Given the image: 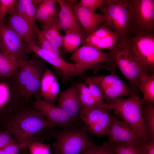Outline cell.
Here are the masks:
<instances>
[{"label":"cell","instance_id":"1","mask_svg":"<svg viewBox=\"0 0 154 154\" xmlns=\"http://www.w3.org/2000/svg\"><path fill=\"white\" fill-rule=\"evenodd\" d=\"M54 127L40 113L26 108L9 120L4 130L9 132L18 143H21L30 140L38 132Z\"/></svg>","mask_w":154,"mask_h":154},{"label":"cell","instance_id":"2","mask_svg":"<svg viewBox=\"0 0 154 154\" xmlns=\"http://www.w3.org/2000/svg\"><path fill=\"white\" fill-rule=\"evenodd\" d=\"M105 103L107 110H113L114 114L119 116L142 139H149L143 120L142 101L139 94L126 99L117 98Z\"/></svg>","mask_w":154,"mask_h":154},{"label":"cell","instance_id":"3","mask_svg":"<svg viewBox=\"0 0 154 154\" xmlns=\"http://www.w3.org/2000/svg\"><path fill=\"white\" fill-rule=\"evenodd\" d=\"M48 129L49 137L54 139L51 144V154H80L95 143L92 142L84 125L78 128L64 129L61 131Z\"/></svg>","mask_w":154,"mask_h":154},{"label":"cell","instance_id":"4","mask_svg":"<svg viewBox=\"0 0 154 154\" xmlns=\"http://www.w3.org/2000/svg\"><path fill=\"white\" fill-rule=\"evenodd\" d=\"M100 9L105 16L106 26L117 34L120 41L131 36L130 0H105Z\"/></svg>","mask_w":154,"mask_h":154},{"label":"cell","instance_id":"5","mask_svg":"<svg viewBox=\"0 0 154 154\" xmlns=\"http://www.w3.org/2000/svg\"><path fill=\"white\" fill-rule=\"evenodd\" d=\"M20 68L18 72V86L23 98L28 103L33 96L41 98L40 86L45 70V64L39 57L30 60L19 59Z\"/></svg>","mask_w":154,"mask_h":154},{"label":"cell","instance_id":"6","mask_svg":"<svg viewBox=\"0 0 154 154\" xmlns=\"http://www.w3.org/2000/svg\"><path fill=\"white\" fill-rule=\"evenodd\" d=\"M109 51L116 66L128 80L133 95H138L141 76L150 74L133 57L125 40L120 41L116 48Z\"/></svg>","mask_w":154,"mask_h":154},{"label":"cell","instance_id":"7","mask_svg":"<svg viewBox=\"0 0 154 154\" xmlns=\"http://www.w3.org/2000/svg\"><path fill=\"white\" fill-rule=\"evenodd\" d=\"M69 59L87 70L100 68L114 73L117 67L112 54L94 46L84 44L72 54Z\"/></svg>","mask_w":154,"mask_h":154},{"label":"cell","instance_id":"8","mask_svg":"<svg viewBox=\"0 0 154 154\" xmlns=\"http://www.w3.org/2000/svg\"><path fill=\"white\" fill-rule=\"evenodd\" d=\"M133 57L149 74L154 70V33H136L125 39Z\"/></svg>","mask_w":154,"mask_h":154},{"label":"cell","instance_id":"9","mask_svg":"<svg viewBox=\"0 0 154 154\" xmlns=\"http://www.w3.org/2000/svg\"><path fill=\"white\" fill-rule=\"evenodd\" d=\"M130 1L131 35L140 31L154 33V0Z\"/></svg>","mask_w":154,"mask_h":154},{"label":"cell","instance_id":"10","mask_svg":"<svg viewBox=\"0 0 154 154\" xmlns=\"http://www.w3.org/2000/svg\"><path fill=\"white\" fill-rule=\"evenodd\" d=\"M112 116L106 110L99 107L82 109L79 113L87 131L91 135L97 136L107 135Z\"/></svg>","mask_w":154,"mask_h":154},{"label":"cell","instance_id":"11","mask_svg":"<svg viewBox=\"0 0 154 154\" xmlns=\"http://www.w3.org/2000/svg\"><path fill=\"white\" fill-rule=\"evenodd\" d=\"M32 106L33 109L42 114L46 121L54 127L64 129L74 128L77 123L64 110L41 98H36L32 103Z\"/></svg>","mask_w":154,"mask_h":154},{"label":"cell","instance_id":"12","mask_svg":"<svg viewBox=\"0 0 154 154\" xmlns=\"http://www.w3.org/2000/svg\"><path fill=\"white\" fill-rule=\"evenodd\" d=\"M1 52L15 56L27 60L32 52L29 44L24 43L18 35L7 25L0 23Z\"/></svg>","mask_w":154,"mask_h":154},{"label":"cell","instance_id":"13","mask_svg":"<svg viewBox=\"0 0 154 154\" xmlns=\"http://www.w3.org/2000/svg\"><path fill=\"white\" fill-rule=\"evenodd\" d=\"M29 45L32 51L38 56L61 71L62 79L64 81H68L73 77L81 76L87 71L79 65L68 62L62 57L55 55L36 44Z\"/></svg>","mask_w":154,"mask_h":154},{"label":"cell","instance_id":"14","mask_svg":"<svg viewBox=\"0 0 154 154\" xmlns=\"http://www.w3.org/2000/svg\"><path fill=\"white\" fill-rule=\"evenodd\" d=\"M60 9L58 14L60 30L65 32L74 33L79 34L84 39L86 37L85 32L72 11V6L75 0H56Z\"/></svg>","mask_w":154,"mask_h":154},{"label":"cell","instance_id":"15","mask_svg":"<svg viewBox=\"0 0 154 154\" xmlns=\"http://www.w3.org/2000/svg\"><path fill=\"white\" fill-rule=\"evenodd\" d=\"M108 142L120 143L141 145L145 141L123 121L112 116L111 124L107 135Z\"/></svg>","mask_w":154,"mask_h":154},{"label":"cell","instance_id":"16","mask_svg":"<svg viewBox=\"0 0 154 154\" xmlns=\"http://www.w3.org/2000/svg\"><path fill=\"white\" fill-rule=\"evenodd\" d=\"M72 11L79 23L83 28L86 37L100 27L106 26L103 14H99L78 5L72 6Z\"/></svg>","mask_w":154,"mask_h":154},{"label":"cell","instance_id":"17","mask_svg":"<svg viewBox=\"0 0 154 154\" xmlns=\"http://www.w3.org/2000/svg\"><path fill=\"white\" fill-rule=\"evenodd\" d=\"M76 86L74 84L66 90L60 92L57 106L65 111L77 121L81 120L79 113L81 108Z\"/></svg>","mask_w":154,"mask_h":154},{"label":"cell","instance_id":"18","mask_svg":"<svg viewBox=\"0 0 154 154\" xmlns=\"http://www.w3.org/2000/svg\"><path fill=\"white\" fill-rule=\"evenodd\" d=\"M6 23L19 37L21 40L29 45L36 44L35 36L32 33L26 20L15 10L8 13Z\"/></svg>","mask_w":154,"mask_h":154},{"label":"cell","instance_id":"19","mask_svg":"<svg viewBox=\"0 0 154 154\" xmlns=\"http://www.w3.org/2000/svg\"><path fill=\"white\" fill-rule=\"evenodd\" d=\"M41 97L45 101L52 104L59 94V86L51 70L46 68L42 77L40 86Z\"/></svg>","mask_w":154,"mask_h":154},{"label":"cell","instance_id":"20","mask_svg":"<svg viewBox=\"0 0 154 154\" xmlns=\"http://www.w3.org/2000/svg\"><path fill=\"white\" fill-rule=\"evenodd\" d=\"M19 58L14 55L0 53V76L9 77L18 72Z\"/></svg>","mask_w":154,"mask_h":154},{"label":"cell","instance_id":"21","mask_svg":"<svg viewBox=\"0 0 154 154\" xmlns=\"http://www.w3.org/2000/svg\"><path fill=\"white\" fill-rule=\"evenodd\" d=\"M60 31L58 16L41 30L45 38L60 52L62 48V35Z\"/></svg>","mask_w":154,"mask_h":154},{"label":"cell","instance_id":"22","mask_svg":"<svg viewBox=\"0 0 154 154\" xmlns=\"http://www.w3.org/2000/svg\"><path fill=\"white\" fill-rule=\"evenodd\" d=\"M104 99L106 102L123 96L133 95L130 87L120 78L110 87L103 91Z\"/></svg>","mask_w":154,"mask_h":154},{"label":"cell","instance_id":"23","mask_svg":"<svg viewBox=\"0 0 154 154\" xmlns=\"http://www.w3.org/2000/svg\"><path fill=\"white\" fill-rule=\"evenodd\" d=\"M138 88L143 94L142 104L154 103V75L143 74L141 77Z\"/></svg>","mask_w":154,"mask_h":154},{"label":"cell","instance_id":"24","mask_svg":"<svg viewBox=\"0 0 154 154\" xmlns=\"http://www.w3.org/2000/svg\"><path fill=\"white\" fill-rule=\"evenodd\" d=\"M142 119L149 139H154V106L153 104H142Z\"/></svg>","mask_w":154,"mask_h":154},{"label":"cell","instance_id":"25","mask_svg":"<svg viewBox=\"0 0 154 154\" xmlns=\"http://www.w3.org/2000/svg\"><path fill=\"white\" fill-rule=\"evenodd\" d=\"M84 79L88 86L91 96L100 107L106 110L107 104L104 101L103 92L96 76H86Z\"/></svg>","mask_w":154,"mask_h":154},{"label":"cell","instance_id":"26","mask_svg":"<svg viewBox=\"0 0 154 154\" xmlns=\"http://www.w3.org/2000/svg\"><path fill=\"white\" fill-rule=\"evenodd\" d=\"M26 5L25 20L33 34L35 37V31L37 26L35 25L36 13L37 7L42 0H24Z\"/></svg>","mask_w":154,"mask_h":154},{"label":"cell","instance_id":"27","mask_svg":"<svg viewBox=\"0 0 154 154\" xmlns=\"http://www.w3.org/2000/svg\"><path fill=\"white\" fill-rule=\"evenodd\" d=\"M115 154H142L141 145H135L120 143H103Z\"/></svg>","mask_w":154,"mask_h":154},{"label":"cell","instance_id":"28","mask_svg":"<svg viewBox=\"0 0 154 154\" xmlns=\"http://www.w3.org/2000/svg\"><path fill=\"white\" fill-rule=\"evenodd\" d=\"M83 39L81 36L76 33H66L62 35V48L65 52L72 53L79 47Z\"/></svg>","mask_w":154,"mask_h":154},{"label":"cell","instance_id":"29","mask_svg":"<svg viewBox=\"0 0 154 154\" xmlns=\"http://www.w3.org/2000/svg\"><path fill=\"white\" fill-rule=\"evenodd\" d=\"M35 37L37 39L36 40V45L38 46L55 55L62 57L60 52L45 38L41 30L37 27L35 29Z\"/></svg>","mask_w":154,"mask_h":154},{"label":"cell","instance_id":"30","mask_svg":"<svg viewBox=\"0 0 154 154\" xmlns=\"http://www.w3.org/2000/svg\"><path fill=\"white\" fill-rule=\"evenodd\" d=\"M38 136L29 143L27 147L30 154H51V144L43 143Z\"/></svg>","mask_w":154,"mask_h":154},{"label":"cell","instance_id":"31","mask_svg":"<svg viewBox=\"0 0 154 154\" xmlns=\"http://www.w3.org/2000/svg\"><path fill=\"white\" fill-rule=\"evenodd\" d=\"M119 41V37L115 33L101 39L95 47L101 50L106 49L110 50L116 48Z\"/></svg>","mask_w":154,"mask_h":154},{"label":"cell","instance_id":"32","mask_svg":"<svg viewBox=\"0 0 154 154\" xmlns=\"http://www.w3.org/2000/svg\"><path fill=\"white\" fill-rule=\"evenodd\" d=\"M36 19L43 28L49 24L54 19L49 16L42 2L37 7L36 13Z\"/></svg>","mask_w":154,"mask_h":154},{"label":"cell","instance_id":"33","mask_svg":"<svg viewBox=\"0 0 154 154\" xmlns=\"http://www.w3.org/2000/svg\"><path fill=\"white\" fill-rule=\"evenodd\" d=\"M96 77L99 83L102 92L120 78L114 73L109 75L99 76Z\"/></svg>","mask_w":154,"mask_h":154},{"label":"cell","instance_id":"34","mask_svg":"<svg viewBox=\"0 0 154 154\" xmlns=\"http://www.w3.org/2000/svg\"><path fill=\"white\" fill-rule=\"evenodd\" d=\"M80 154H114V153L103 143L101 145L95 144L86 148Z\"/></svg>","mask_w":154,"mask_h":154},{"label":"cell","instance_id":"35","mask_svg":"<svg viewBox=\"0 0 154 154\" xmlns=\"http://www.w3.org/2000/svg\"><path fill=\"white\" fill-rule=\"evenodd\" d=\"M36 135L27 141L21 143L11 144L8 145L3 149L5 154H20L21 150L27 147L29 143L37 137Z\"/></svg>","mask_w":154,"mask_h":154},{"label":"cell","instance_id":"36","mask_svg":"<svg viewBox=\"0 0 154 154\" xmlns=\"http://www.w3.org/2000/svg\"><path fill=\"white\" fill-rule=\"evenodd\" d=\"M16 0H0V23H3L5 16L14 9Z\"/></svg>","mask_w":154,"mask_h":154},{"label":"cell","instance_id":"37","mask_svg":"<svg viewBox=\"0 0 154 154\" xmlns=\"http://www.w3.org/2000/svg\"><path fill=\"white\" fill-rule=\"evenodd\" d=\"M17 143L9 132L5 130L0 129V149H4L10 144Z\"/></svg>","mask_w":154,"mask_h":154},{"label":"cell","instance_id":"38","mask_svg":"<svg viewBox=\"0 0 154 154\" xmlns=\"http://www.w3.org/2000/svg\"><path fill=\"white\" fill-rule=\"evenodd\" d=\"M105 0H81L77 4L88 10L95 12L100 8L104 3Z\"/></svg>","mask_w":154,"mask_h":154},{"label":"cell","instance_id":"39","mask_svg":"<svg viewBox=\"0 0 154 154\" xmlns=\"http://www.w3.org/2000/svg\"><path fill=\"white\" fill-rule=\"evenodd\" d=\"M79 98L81 106V110L94 107H100L90 95L79 94Z\"/></svg>","mask_w":154,"mask_h":154},{"label":"cell","instance_id":"40","mask_svg":"<svg viewBox=\"0 0 154 154\" xmlns=\"http://www.w3.org/2000/svg\"><path fill=\"white\" fill-rule=\"evenodd\" d=\"M115 33H116L115 32L109 28L103 26L98 29L91 34L97 37L98 39L99 42L101 39Z\"/></svg>","mask_w":154,"mask_h":154},{"label":"cell","instance_id":"41","mask_svg":"<svg viewBox=\"0 0 154 154\" xmlns=\"http://www.w3.org/2000/svg\"><path fill=\"white\" fill-rule=\"evenodd\" d=\"M142 154H154V139H149L140 147Z\"/></svg>","mask_w":154,"mask_h":154},{"label":"cell","instance_id":"42","mask_svg":"<svg viewBox=\"0 0 154 154\" xmlns=\"http://www.w3.org/2000/svg\"><path fill=\"white\" fill-rule=\"evenodd\" d=\"M26 9V5L24 0L17 1L15 6L14 10L19 15L25 20Z\"/></svg>","mask_w":154,"mask_h":154},{"label":"cell","instance_id":"43","mask_svg":"<svg viewBox=\"0 0 154 154\" xmlns=\"http://www.w3.org/2000/svg\"><path fill=\"white\" fill-rule=\"evenodd\" d=\"M76 86L79 94L90 95L88 86L85 82L83 83L77 84Z\"/></svg>","mask_w":154,"mask_h":154},{"label":"cell","instance_id":"44","mask_svg":"<svg viewBox=\"0 0 154 154\" xmlns=\"http://www.w3.org/2000/svg\"><path fill=\"white\" fill-rule=\"evenodd\" d=\"M0 154H5L3 149H0Z\"/></svg>","mask_w":154,"mask_h":154},{"label":"cell","instance_id":"45","mask_svg":"<svg viewBox=\"0 0 154 154\" xmlns=\"http://www.w3.org/2000/svg\"><path fill=\"white\" fill-rule=\"evenodd\" d=\"M1 39L0 38V53L1 52Z\"/></svg>","mask_w":154,"mask_h":154}]
</instances>
